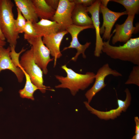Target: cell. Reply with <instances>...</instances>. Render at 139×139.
I'll return each mask as SVG.
<instances>
[{"label": "cell", "mask_w": 139, "mask_h": 139, "mask_svg": "<svg viewBox=\"0 0 139 139\" xmlns=\"http://www.w3.org/2000/svg\"><path fill=\"white\" fill-rule=\"evenodd\" d=\"M87 7L81 4H75L72 15L73 24L80 27L93 25L92 19L88 14Z\"/></svg>", "instance_id": "obj_16"}, {"label": "cell", "mask_w": 139, "mask_h": 139, "mask_svg": "<svg viewBox=\"0 0 139 139\" xmlns=\"http://www.w3.org/2000/svg\"><path fill=\"white\" fill-rule=\"evenodd\" d=\"M125 84H134L139 86V65L133 67L128 78L125 82Z\"/></svg>", "instance_id": "obj_22"}, {"label": "cell", "mask_w": 139, "mask_h": 139, "mask_svg": "<svg viewBox=\"0 0 139 139\" xmlns=\"http://www.w3.org/2000/svg\"><path fill=\"white\" fill-rule=\"evenodd\" d=\"M47 4L51 8L56 10L57 8L59 0H45Z\"/></svg>", "instance_id": "obj_26"}, {"label": "cell", "mask_w": 139, "mask_h": 139, "mask_svg": "<svg viewBox=\"0 0 139 139\" xmlns=\"http://www.w3.org/2000/svg\"><path fill=\"white\" fill-rule=\"evenodd\" d=\"M23 33L24 39L27 40L37 37L33 23L30 21H27L24 28Z\"/></svg>", "instance_id": "obj_23"}, {"label": "cell", "mask_w": 139, "mask_h": 139, "mask_svg": "<svg viewBox=\"0 0 139 139\" xmlns=\"http://www.w3.org/2000/svg\"><path fill=\"white\" fill-rule=\"evenodd\" d=\"M100 11L102 13L103 18L102 25L100 28V33L103 34L102 39L108 40L113 34H111V32L116 21L121 16L127 14L126 11L120 12L113 11L101 4Z\"/></svg>", "instance_id": "obj_11"}, {"label": "cell", "mask_w": 139, "mask_h": 139, "mask_svg": "<svg viewBox=\"0 0 139 139\" xmlns=\"http://www.w3.org/2000/svg\"><path fill=\"white\" fill-rule=\"evenodd\" d=\"M73 2L75 4H80L88 7L92 5L95 2L94 0H73Z\"/></svg>", "instance_id": "obj_25"}, {"label": "cell", "mask_w": 139, "mask_h": 139, "mask_svg": "<svg viewBox=\"0 0 139 139\" xmlns=\"http://www.w3.org/2000/svg\"><path fill=\"white\" fill-rule=\"evenodd\" d=\"M42 37H37L27 40L33 48V53L35 63L42 71L43 74H47L48 64L54 58H51L49 50L43 43Z\"/></svg>", "instance_id": "obj_5"}, {"label": "cell", "mask_w": 139, "mask_h": 139, "mask_svg": "<svg viewBox=\"0 0 139 139\" xmlns=\"http://www.w3.org/2000/svg\"><path fill=\"white\" fill-rule=\"evenodd\" d=\"M6 39L0 28V40L5 41Z\"/></svg>", "instance_id": "obj_29"}, {"label": "cell", "mask_w": 139, "mask_h": 139, "mask_svg": "<svg viewBox=\"0 0 139 139\" xmlns=\"http://www.w3.org/2000/svg\"><path fill=\"white\" fill-rule=\"evenodd\" d=\"M38 18L51 20L56 10L49 6L45 0H32Z\"/></svg>", "instance_id": "obj_18"}, {"label": "cell", "mask_w": 139, "mask_h": 139, "mask_svg": "<svg viewBox=\"0 0 139 139\" xmlns=\"http://www.w3.org/2000/svg\"><path fill=\"white\" fill-rule=\"evenodd\" d=\"M21 68L30 77L32 83L38 87L42 93H45L48 88L51 89L44 84L43 72L41 69L35 63L34 59L33 48L25 51L19 60Z\"/></svg>", "instance_id": "obj_4"}, {"label": "cell", "mask_w": 139, "mask_h": 139, "mask_svg": "<svg viewBox=\"0 0 139 139\" xmlns=\"http://www.w3.org/2000/svg\"><path fill=\"white\" fill-rule=\"evenodd\" d=\"M11 50L10 53V56L13 62L17 67L20 68L19 58L21 54L26 51V49L24 47L22 48L19 53L16 52L15 50V47H10Z\"/></svg>", "instance_id": "obj_24"}, {"label": "cell", "mask_w": 139, "mask_h": 139, "mask_svg": "<svg viewBox=\"0 0 139 139\" xmlns=\"http://www.w3.org/2000/svg\"><path fill=\"white\" fill-rule=\"evenodd\" d=\"M3 88L2 87L0 86V92L2 91H3Z\"/></svg>", "instance_id": "obj_32"}, {"label": "cell", "mask_w": 139, "mask_h": 139, "mask_svg": "<svg viewBox=\"0 0 139 139\" xmlns=\"http://www.w3.org/2000/svg\"><path fill=\"white\" fill-rule=\"evenodd\" d=\"M134 120L136 124L135 133H139V119L138 117L136 116L134 117Z\"/></svg>", "instance_id": "obj_27"}, {"label": "cell", "mask_w": 139, "mask_h": 139, "mask_svg": "<svg viewBox=\"0 0 139 139\" xmlns=\"http://www.w3.org/2000/svg\"><path fill=\"white\" fill-rule=\"evenodd\" d=\"M134 17L135 16L128 15L123 24H116L115 28L112 33L113 34L115 33L112 37V42L113 44L114 45L118 42L125 43L131 38L133 34L138 32V24L135 27L133 25Z\"/></svg>", "instance_id": "obj_9"}, {"label": "cell", "mask_w": 139, "mask_h": 139, "mask_svg": "<svg viewBox=\"0 0 139 139\" xmlns=\"http://www.w3.org/2000/svg\"><path fill=\"white\" fill-rule=\"evenodd\" d=\"M101 4L100 0H96L91 6L87 7V11L91 15V19L93 25L95 29L96 42L94 55L97 57H99L102 53V49L103 45V39L100 33V22L99 20L100 7Z\"/></svg>", "instance_id": "obj_12"}, {"label": "cell", "mask_w": 139, "mask_h": 139, "mask_svg": "<svg viewBox=\"0 0 139 139\" xmlns=\"http://www.w3.org/2000/svg\"><path fill=\"white\" fill-rule=\"evenodd\" d=\"M112 1L122 5L125 8L128 15L135 16L139 11V0H111Z\"/></svg>", "instance_id": "obj_20"}, {"label": "cell", "mask_w": 139, "mask_h": 139, "mask_svg": "<svg viewBox=\"0 0 139 139\" xmlns=\"http://www.w3.org/2000/svg\"><path fill=\"white\" fill-rule=\"evenodd\" d=\"M90 28L94 29L93 25L86 27H80L72 24L66 29V30L71 35L72 40L70 45L68 47L64 48L63 50L70 48H75L76 49V53L71 59L73 61H76L79 56L81 54H82V57L84 58H86V56L85 54V51L89 47L91 43L87 42L84 44L82 45L79 42L78 37L79 34L81 31Z\"/></svg>", "instance_id": "obj_10"}, {"label": "cell", "mask_w": 139, "mask_h": 139, "mask_svg": "<svg viewBox=\"0 0 139 139\" xmlns=\"http://www.w3.org/2000/svg\"><path fill=\"white\" fill-rule=\"evenodd\" d=\"M10 46L7 48L0 47V72L3 70H10L16 76L18 82H22L25 76L22 69L16 67L14 64L11 58L10 53Z\"/></svg>", "instance_id": "obj_14"}, {"label": "cell", "mask_w": 139, "mask_h": 139, "mask_svg": "<svg viewBox=\"0 0 139 139\" xmlns=\"http://www.w3.org/2000/svg\"><path fill=\"white\" fill-rule=\"evenodd\" d=\"M111 39L103 42L102 52L111 58L130 62L139 65V38H131L123 45L114 46L110 44Z\"/></svg>", "instance_id": "obj_1"}, {"label": "cell", "mask_w": 139, "mask_h": 139, "mask_svg": "<svg viewBox=\"0 0 139 139\" xmlns=\"http://www.w3.org/2000/svg\"><path fill=\"white\" fill-rule=\"evenodd\" d=\"M61 68L66 72L67 76L64 77L55 75L60 84L56 85L55 87L57 89H68L73 96H75L79 90H85L94 80L95 74L93 72H88L84 74L79 73L68 68L66 65L62 66Z\"/></svg>", "instance_id": "obj_2"}, {"label": "cell", "mask_w": 139, "mask_h": 139, "mask_svg": "<svg viewBox=\"0 0 139 139\" xmlns=\"http://www.w3.org/2000/svg\"><path fill=\"white\" fill-rule=\"evenodd\" d=\"M33 24L37 37H42L61 31L60 25L55 21L41 19Z\"/></svg>", "instance_id": "obj_15"}, {"label": "cell", "mask_w": 139, "mask_h": 139, "mask_svg": "<svg viewBox=\"0 0 139 139\" xmlns=\"http://www.w3.org/2000/svg\"><path fill=\"white\" fill-rule=\"evenodd\" d=\"M110 75L115 77L122 76L121 73L110 68L108 63L105 64L98 70L95 74L94 84L85 94L89 104L96 93L106 86V84L105 83V79L107 76Z\"/></svg>", "instance_id": "obj_6"}, {"label": "cell", "mask_w": 139, "mask_h": 139, "mask_svg": "<svg viewBox=\"0 0 139 139\" xmlns=\"http://www.w3.org/2000/svg\"><path fill=\"white\" fill-rule=\"evenodd\" d=\"M101 4L103 6L107 7V5L108 2L110 1L109 0H101Z\"/></svg>", "instance_id": "obj_28"}, {"label": "cell", "mask_w": 139, "mask_h": 139, "mask_svg": "<svg viewBox=\"0 0 139 139\" xmlns=\"http://www.w3.org/2000/svg\"><path fill=\"white\" fill-rule=\"evenodd\" d=\"M17 16L15 21V27L16 32L19 33H23L27 20L23 16L19 9L16 8Z\"/></svg>", "instance_id": "obj_21"}, {"label": "cell", "mask_w": 139, "mask_h": 139, "mask_svg": "<svg viewBox=\"0 0 139 139\" xmlns=\"http://www.w3.org/2000/svg\"><path fill=\"white\" fill-rule=\"evenodd\" d=\"M14 6L11 0H0V29L10 46L16 47L20 36L15 30Z\"/></svg>", "instance_id": "obj_3"}, {"label": "cell", "mask_w": 139, "mask_h": 139, "mask_svg": "<svg viewBox=\"0 0 139 139\" xmlns=\"http://www.w3.org/2000/svg\"><path fill=\"white\" fill-rule=\"evenodd\" d=\"M17 7L21 11L27 21H30L32 23L38 21V18L36 14L32 0H14Z\"/></svg>", "instance_id": "obj_17"}, {"label": "cell", "mask_w": 139, "mask_h": 139, "mask_svg": "<svg viewBox=\"0 0 139 139\" xmlns=\"http://www.w3.org/2000/svg\"><path fill=\"white\" fill-rule=\"evenodd\" d=\"M67 33L66 30H64L44 36L42 38L43 43L54 58V67L56 65L57 59L62 55L60 50V46L64 37Z\"/></svg>", "instance_id": "obj_13"}, {"label": "cell", "mask_w": 139, "mask_h": 139, "mask_svg": "<svg viewBox=\"0 0 139 139\" xmlns=\"http://www.w3.org/2000/svg\"><path fill=\"white\" fill-rule=\"evenodd\" d=\"M125 92L126 94L125 100L123 101L118 99V107L109 111H101L94 109L90 106L87 101H84V103L87 109L91 113L96 115L100 119L106 120L114 119L120 116L122 111H126L130 105L132 99L131 93L128 88H126Z\"/></svg>", "instance_id": "obj_7"}, {"label": "cell", "mask_w": 139, "mask_h": 139, "mask_svg": "<svg viewBox=\"0 0 139 139\" xmlns=\"http://www.w3.org/2000/svg\"><path fill=\"white\" fill-rule=\"evenodd\" d=\"M131 139H139V133L136 134Z\"/></svg>", "instance_id": "obj_31"}, {"label": "cell", "mask_w": 139, "mask_h": 139, "mask_svg": "<svg viewBox=\"0 0 139 139\" xmlns=\"http://www.w3.org/2000/svg\"><path fill=\"white\" fill-rule=\"evenodd\" d=\"M22 70L25 77L26 81L24 88L19 91L20 96L23 98H27L34 100L33 95L34 93L36 91L39 90V89L32 83L29 75Z\"/></svg>", "instance_id": "obj_19"}, {"label": "cell", "mask_w": 139, "mask_h": 139, "mask_svg": "<svg viewBox=\"0 0 139 139\" xmlns=\"http://www.w3.org/2000/svg\"><path fill=\"white\" fill-rule=\"evenodd\" d=\"M75 5L72 0H59L57 8L51 20L59 25L61 31L66 30L68 27L73 24L72 15Z\"/></svg>", "instance_id": "obj_8"}, {"label": "cell", "mask_w": 139, "mask_h": 139, "mask_svg": "<svg viewBox=\"0 0 139 139\" xmlns=\"http://www.w3.org/2000/svg\"><path fill=\"white\" fill-rule=\"evenodd\" d=\"M6 41L0 40V47H4L6 45Z\"/></svg>", "instance_id": "obj_30"}]
</instances>
